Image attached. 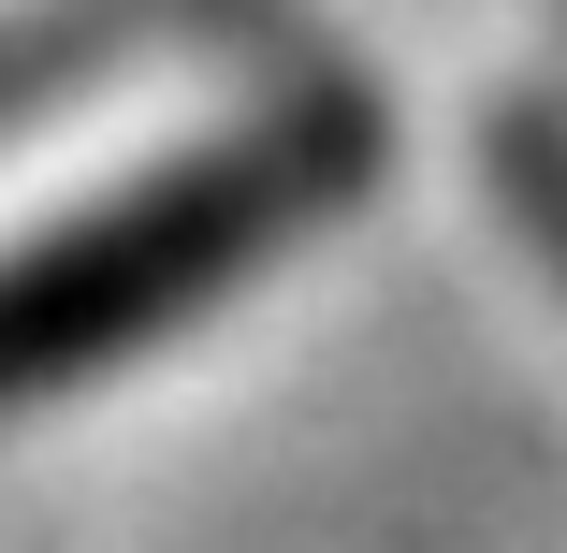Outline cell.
<instances>
[{"instance_id":"obj_1","label":"cell","mask_w":567,"mask_h":553,"mask_svg":"<svg viewBox=\"0 0 567 553\" xmlns=\"http://www.w3.org/2000/svg\"><path fill=\"white\" fill-rule=\"evenodd\" d=\"M393 132L379 88L350 73H291L262 117L189 132L175 161L87 190L73 218L0 248V408H44L73 379H117L146 350H175L218 291H248L262 263H291L320 218H350L379 190Z\"/></svg>"},{"instance_id":"obj_2","label":"cell","mask_w":567,"mask_h":553,"mask_svg":"<svg viewBox=\"0 0 567 553\" xmlns=\"http://www.w3.org/2000/svg\"><path fill=\"white\" fill-rule=\"evenodd\" d=\"M481 175H495V204H509L524 263L567 291V88H509V102H495V117H481Z\"/></svg>"},{"instance_id":"obj_3","label":"cell","mask_w":567,"mask_h":553,"mask_svg":"<svg viewBox=\"0 0 567 553\" xmlns=\"http://www.w3.org/2000/svg\"><path fill=\"white\" fill-rule=\"evenodd\" d=\"M102 59H117V16H102V0H30V16H0V146L44 132L59 102H87Z\"/></svg>"},{"instance_id":"obj_4","label":"cell","mask_w":567,"mask_h":553,"mask_svg":"<svg viewBox=\"0 0 567 553\" xmlns=\"http://www.w3.org/2000/svg\"><path fill=\"white\" fill-rule=\"evenodd\" d=\"M102 16H146V30H189V44H234V59H291V73H334L306 0H102Z\"/></svg>"}]
</instances>
